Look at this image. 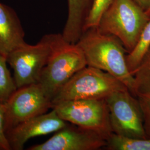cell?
Here are the masks:
<instances>
[{
  "label": "cell",
  "instance_id": "obj_14",
  "mask_svg": "<svg viewBox=\"0 0 150 150\" xmlns=\"http://www.w3.org/2000/svg\"><path fill=\"white\" fill-rule=\"evenodd\" d=\"M105 148L108 150H150V138L133 139L112 133Z\"/></svg>",
  "mask_w": 150,
  "mask_h": 150
},
{
  "label": "cell",
  "instance_id": "obj_5",
  "mask_svg": "<svg viewBox=\"0 0 150 150\" xmlns=\"http://www.w3.org/2000/svg\"><path fill=\"white\" fill-rule=\"evenodd\" d=\"M54 33L44 35L38 43H25L7 56V61L13 70L17 88L38 83L41 72L51 54Z\"/></svg>",
  "mask_w": 150,
  "mask_h": 150
},
{
  "label": "cell",
  "instance_id": "obj_15",
  "mask_svg": "<svg viewBox=\"0 0 150 150\" xmlns=\"http://www.w3.org/2000/svg\"><path fill=\"white\" fill-rule=\"evenodd\" d=\"M150 46V20L146 24L139 41L134 49L126 55V62L130 73L133 75L144 54Z\"/></svg>",
  "mask_w": 150,
  "mask_h": 150
},
{
  "label": "cell",
  "instance_id": "obj_13",
  "mask_svg": "<svg viewBox=\"0 0 150 150\" xmlns=\"http://www.w3.org/2000/svg\"><path fill=\"white\" fill-rule=\"evenodd\" d=\"M136 96H150V46L133 74Z\"/></svg>",
  "mask_w": 150,
  "mask_h": 150
},
{
  "label": "cell",
  "instance_id": "obj_8",
  "mask_svg": "<svg viewBox=\"0 0 150 150\" xmlns=\"http://www.w3.org/2000/svg\"><path fill=\"white\" fill-rule=\"evenodd\" d=\"M5 105L6 132L30 118L47 112L52 102L38 83L18 88Z\"/></svg>",
  "mask_w": 150,
  "mask_h": 150
},
{
  "label": "cell",
  "instance_id": "obj_1",
  "mask_svg": "<svg viewBox=\"0 0 150 150\" xmlns=\"http://www.w3.org/2000/svg\"><path fill=\"white\" fill-rule=\"evenodd\" d=\"M76 45L83 52L87 66L111 74L136 96L134 77L126 62L128 52L118 38L92 27L83 31Z\"/></svg>",
  "mask_w": 150,
  "mask_h": 150
},
{
  "label": "cell",
  "instance_id": "obj_11",
  "mask_svg": "<svg viewBox=\"0 0 150 150\" xmlns=\"http://www.w3.org/2000/svg\"><path fill=\"white\" fill-rule=\"evenodd\" d=\"M20 18L12 7L0 2V54L6 57L26 43Z\"/></svg>",
  "mask_w": 150,
  "mask_h": 150
},
{
  "label": "cell",
  "instance_id": "obj_4",
  "mask_svg": "<svg viewBox=\"0 0 150 150\" xmlns=\"http://www.w3.org/2000/svg\"><path fill=\"white\" fill-rule=\"evenodd\" d=\"M129 90L113 76L86 66L74 75L52 100V104L75 100L105 99L112 93Z\"/></svg>",
  "mask_w": 150,
  "mask_h": 150
},
{
  "label": "cell",
  "instance_id": "obj_12",
  "mask_svg": "<svg viewBox=\"0 0 150 150\" xmlns=\"http://www.w3.org/2000/svg\"><path fill=\"white\" fill-rule=\"evenodd\" d=\"M95 0H67L68 15L63 32L64 40L77 43L82 36Z\"/></svg>",
  "mask_w": 150,
  "mask_h": 150
},
{
  "label": "cell",
  "instance_id": "obj_3",
  "mask_svg": "<svg viewBox=\"0 0 150 150\" xmlns=\"http://www.w3.org/2000/svg\"><path fill=\"white\" fill-rule=\"evenodd\" d=\"M150 20L133 0H112L97 27L100 32L118 38L129 54L137 45Z\"/></svg>",
  "mask_w": 150,
  "mask_h": 150
},
{
  "label": "cell",
  "instance_id": "obj_16",
  "mask_svg": "<svg viewBox=\"0 0 150 150\" xmlns=\"http://www.w3.org/2000/svg\"><path fill=\"white\" fill-rule=\"evenodd\" d=\"M5 56L0 54V103H5L18 88L7 67Z\"/></svg>",
  "mask_w": 150,
  "mask_h": 150
},
{
  "label": "cell",
  "instance_id": "obj_10",
  "mask_svg": "<svg viewBox=\"0 0 150 150\" xmlns=\"http://www.w3.org/2000/svg\"><path fill=\"white\" fill-rule=\"evenodd\" d=\"M30 118L6 132L11 150H22L31 139L56 132L69 123L54 110Z\"/></svg>",
  "mask_w": 150,
  "mask_h": 150
},
{
  "label": "cell",
  "instance_id": "obj_17",
  "mask_svg": "<svg viewBox=\"0 0 150 150\" xmlns=\"http://www.w3.org/2000/svg\"><path fill=\"white\" fill-rule=\"evenodd\" d=\"M112 0H95L91 12L88 16L83 31L92 27H97L102 13L110 5Z\"/></svg>",
  "mask_w": 150,
  "mask_h": 150
},
{
  "label": "cell",
  "instance_id": "obj_18",
  "mask_svg": "<svg viewBox=\"0 0 150 150\" xmlns=\"http://www.w3.org/2000/svg\"><path fill=\"white\" fill-rule=\"evenodd\" d=\"M143 113L144 128L147 138H150V96H137Z\"/></svg>",
  "mask_w": 150,
  "mask_h": 150
},
{
  "label": "cell",
  "instance_id": "obj_7",
  "mask_svg": "<svg viewBox=\"0 0 150 150\" xmlns=\"http://www.w3.org/2000/svg\"><path fill=\"white\" fill-rule=\"evenodd\" d=\"M112 132L133 139L147 138L143 113L137 97L129 90L115 92L105 98Z\"/></svg>",
  "mask_w": 150,
  "mask_h": 150
},
{
  "label": "cell",
  "instance_id": "obj_20",
  "mask_svg": "<svg viewBox=\"0 0 150 150\" xmlns=\"http://www.w3.org/2000/svg\"><path fill=\"white\" fill-rule=\"evenodd\" d=\"M139 8L150 17V0H133Z\"/></svg>",
  "mask_w": 150,
  "mask_h": 150
},
{
  "label": "cell",
  "instance_id": "obj_9",
  "mask_svg": "<svg viewBox=\"0 0 150 150\" xmlns=\"http://www.w3.org/2000/svg\"><path fill=\"white\" fill-rule=\"evenodd\" d=\"M108 137L68 123L48 140L28 150H96L106 147Z\"/></svg>",
  "mask_w": 150,
  "mask_h": 150
},
{
  "label": "cell",
  "instance_id": "obj_19",
  "mask_svg": "<svg viewBox=\"0 0 150 150\" xmlns=\"http://www.w3.org/2000/svg\"><path fill=\"white\" fill-rule=\"evenodd\" d=\"M5 105L0 103V150H11L4 128Z\"/></svg>",
  "mask_w": 150,
  "mask_h": 150
},
{
  "label": "cell",
  "instance_id": "obj_2",
  "mask_svg": "<svg viewBox=\"0 0 150 150\" xmlns=\"http://www.w3.org/2000/svg\"><path fill=\"white\" fill-rule=\"evenodd\" d=\"M86 66L83 53L76 43L67 42L61 33H54L52 50L38 83L52 102L70 79Z\"/></svg>",
  "mask_w": 150,
  "mask_h": 150
},
{
  "label": "cell",
  "instance_id": "obj_6",
  "mask_svg": "<svg viewBox=\"0 0 150 150\" xmlns=\"http://www.w3.org/2000/svg\"><path fill=\"white\" fill-rule=\"evenodd\" d=\"M51 108L67 122L108 137L113 133L105 99L64 101L52 103Z\"/></svg>",
  "mask_w": 150,
  "mask_h": 150
}]
</instances>
